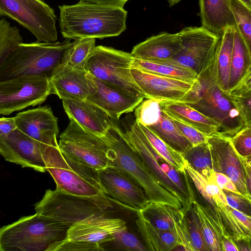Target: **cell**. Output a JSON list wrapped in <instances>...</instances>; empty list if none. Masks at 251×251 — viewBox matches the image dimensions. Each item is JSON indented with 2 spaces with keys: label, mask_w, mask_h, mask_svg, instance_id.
<instances>
[{
  "label": "cell",
  "mask_w": 251,
  "mask_h": 251,
  "mask_svg": "<svg viewBox=\"0 0 251 251\" xmlns=\"http://www.w3.org/2000/svg\"><path fill=\"white\" fill-rule=\"evenodd\" d=\"M59 8L60 32L67 39L117 36L126 27L127 11L123 7L79 1Z\"/></svg>",
  "instance_id": "6da1fadb"
},
{
  "label": "cell",
  "mask_w": 251,
  "mask_h": 251,
  "mask_svg": "<svg viewBox=\"0 0 251 251\" xmlns=\"http://www.w3.org/2000/svg\"><path fill=\"white\" fill-rule=\"evenodd\" d=\"M216 68L215 56L179 102L217 122L219 133L231 137L247 126L230 94L223 92L219 87Z\"/></svg>",
  "instance_id": "7a4b0ae2"
},
{
  "label": "cell",
  "mask_w": 251,
  "mask_h": 251,
  "mask_svg": "<svg viewBox=\"0 0 251 251\" xmlns=\"http://www.w3.org/2000/svg\"><path fill=\"white\" fill-rule=\"evenodd\" d=\"M117 121L107 132L100 136L108 145V166L123 171L137 182L151 202L161 203L183 208L178 198L158 181L145 165L141 158L125 138Z\"/></svg>",
  "instance_id": "3957f363"
},
{
  "label": "cell",
  "mask_w": 251,
  "mask_h": 251,
  "mask_svg": "<svg viewBox=\"0 0 251 251\" xmlns=\"http://www.w3.org/2000/svg\"><path fill=\"white\" fill-rule=\"evenodd\" d=\"M124 136L160 184L181 201L183 209L191 205L189 181L185 170L179 172L159 154L149 142L131 113L120 120Z\"/></svg>",
  "instance_id": "277c9868"
},
{
  "label": "cell",
  "mask_w": 251,
  "mask_h": 251,
  "mask_svg": "<svg viewBox=\"0 0 251 251\" xmlns=\"http://www.w3.org/2000/svg\"><path fill=\"white\" fill-rule=\"evenodd\" d=\"M70 227L36 213L0 227V251H50L67 236Z\"/></svg>",
  "instance_id": "5b68a950"
},
{
  "label": "cell",
  "mask_w": 251,
  "mask_h": 251,
  "mask_svg": "<svg viewBox=\"0 0 251 251\" xmlns=\"http://www.w3.org/2000/svg\"><path fill=\"white\" fill-rule=\"evenodd\" d=\"M74 43L69 39L62 42L21 43L0 67V81L22 76L49 77L56 67L64 63Z\"/></svg>",
  "instance_id": "8992f818"
},
{
  "label": "cell",
  "mask_w": 251,
  "mask_h": 251,
  "mask_svg": "<svg viewBox=\"0 0 251 251\" xmlns=\"http://www.w3.org/2000/svg\"><path fill=\"white\" fill-rule=\"evenodd\" d=\"M112 208V201L102 192L93 196H79L56 188L47 190L42 199L34 204L36 213L69 227L93 215L106 214Z\"/></svg>",
  "instance_id": "52a82bcc"
},
{
  "label": "cell",
  "mask_w": 251,
  "mask_h": 251,
  "mask_svg": "<svg viewBox=\"0 0 251 251\" xmlns=\"http://www.w3.org/2000/svg\"><path fill=\"white\" fill-rule=\"evenodd\" d=\"M130 53L103 46H96L86 62L84 70L107 85L133 97L145 98L135 83Z\"/></svg>",
  "instance_id": "ba28073f"
},
{
  "label": "cell",
  "mask_w": 251,
  "mask_h": 251,
  "mask_svg": "<svg viewBox=\"0 0 251 251\" xmlns=\"http://www.w3.org/2000/svg\"><path fill=\"white\" fill-rule=\"evenodd\" d=\"M46 171L51 175L56 189L79 195L93 196L102 192L97 172L84 167L63 154L58 145L47 146L43 152Z\"/></svg>",
  "instance_id": "9c48e42d"
},
{
  "label": "cell",
  "mask_w": 251,
  "mask_h": 251,
  "mask_svg": "<svg viewBox=\"0 0 251 251\" xmlns=\"http://www.w3.org/2000/svg\"><path fill=\"white\" fill-rule=\"evenodd\" d=\"M59 136L61 152L78 164L97 172L109 165L108 145L100 136L73 119Z\"/></svg>",
  "instance_id": "30bf717a"
},
{
  "label": "cell",
  "mask_w": 251,
  "mask_h": 251,
  "mask_svg": "<svg viewBox=\"0 0 251 251\" xmlns=\"http://www.w3.org/2000/svg\"><path fill=\"white\" fill-rule=\"evenodd\" d=\"M0 16L17 22L33 34L37 42L57 40L54 11L42 0H0Z\"/></svg>",
  "instance_id": "8fae6325"
},
{
  "label": "cell",
  "mask_w": 251,
  "mask_h": 251,
  "mask_svg": "<svg viewBox=\"0 0 251 251\" xmlns=\"http://www.w3.org/2000/svg\"><path fill=\"white\" fill-rule=\"evenodd\" d=\"M178 34L183 49L173 58L162 61L185 68L199 76L214 59L221 36L202 26L186 27Z\"/></svg>",
  "instance_id": "7c38bea8"
},
{
  "label": "cell",
  "mask_w": 251,
  "mask_h": 251,
  "mask_svg": "<svg viewBox=\"0 0 251 251\" xmlns=\"http://www.w3.org/2000/svg\"><path fill=\"white\" fill-rule=\"evenodd\" d=\"M51 95L49 77L22 76L0 81V115H9L44 102Z\"/></svg>",
  "instance_id": "4fadbf2b"
},
{
  "label": "cell",
  "mask_w": 251,
  "mask_h": 251,
  "mask_svg": "<svg viewBox=\"0 0 251 251\" xmlns=\"http://www.w3.org/2000/svg\"><path fill=\"white\" fill-rule=\"evenodd\" d=\"M101 191L112 201L137 212L150 202L142 187L123 171L108 166L97 171Z\"/></svg>",
  "instance_id": "5bb4252c"
},
{
  "label": "cell",
  "mask_w": 251,
  "mask_h": 251,
  "mask_svg": "<svg viewBox=\"0 0 251 251\" xmlns=\"http://www.w3.org/2000/svg\"><path fill=\"white\" fill-rule=\"evenodd\" d=\"M47 146L18 128L7 136L0 135V154L6 161L42 173L46 172L43 152Z\"/></svg>",
  "instance_id": "9a60e30c"
},
{
  "label": "cell",
  "mask_w": 251,
  "mask_h": 251,
  "mask_svg": "<svg viewBox=\"0 0 251 251\" xmlns=\"http://www.w3.org/2000/svg\"><path fill=\"white\" fill-rule=\"evenodd\" d=\"M207 143L214 171L227 176L242 195L251 198L246 187L240 156L234 149L230 137L220 133H214L208 136Z\"/></svg>",
  "instance_id": "2e32d148"
},
{
  "label": "cell",
  "mask_w": 251,
  "mask_h": 251,
  "mask_svg": "<svg viewBox=\"0 0 251 251\" xmlns=\"http://www.w3.org/2000/svg\"><path fill=\"white\" fill-rule=\"evenodd\" d=\"M133 80L145 98L161 102H179L194 82H187L131 67Z\"/></svg>",
  "instance_id": "e0dca14e"
},
{
  "label": "cell",
  "mask_w": 251,
  "mask_h": 251,
  "mask_svg": "<svg viewBox=\"0 0 251 251\" xmlns=\"http://www.w3.org/2000/svg\"><path fill=\"white\" fill-rule=\"evenodd\" d=\"M15 118L17 128L30 137L48 146L58 144V120L50 106L19 112Z\"/></svg>",
  "instance_id": "ac0fdd59"
},
{
  "label": "cell",
  "mask_w": 251,
  "mask_h": 251,
  "mask_svg": "<svg viewBox=\"0 0 251 251\" xmlns=\"http://www.w3.org/2000/svg\"><path fill=\"white\" fill-rule=\"evenodd\" d=\"M88 75L91 87L86 100L103 110L114 121H119L123 114L133 112L145 99L129 95Z\"/></svg>",
  "instance_id": "d6986e66"
},
{
  "label": "cell",
  "mask_w": 251,
  "mask_h": 251,
  "mask_svg": "<svg viewBox=\"0 0 251 251\" xmlns=\"http://www.w3.org/2000/svg\"><path fill=\"white\" fill-rule=\"evenodd\" d=\"M126 228V222L121 219L108 217L106 214L95 215L70 226L65 239L102 245L112 241L115 233Z\"/></svg>",
  "instance_id": "ffe728a7"
},
{
  "label": "cell",
  "mask_w": 251,
  "mask_h": 251,
  "mask_svg": "<svg viewBox=\"0 0 251 251\" xmlns=\"http://www.w3.org/2000/svg\"><path fill=\"white\" fill-rule=\"evenodd\" d=\"M51 94L61 99L86 100L90 95L91 84L88 73L84 69L62 64L49 76Z\"/></svg>",
  "instance_id": "44dd1931"
},
{
  "label": "cell",
  "mask_w": 251,
  "mask_h": 251,
  "mask_svg": "<svg viewBox=\"0 0 251 251\" xmlns=\"http://www.w3.org/2000/svg\"><path fill=\"white\" fill-rule=\"evenodd\" d=\"M64 109L69 118L100 136H103L113 124L106 112L86 100L64 99Z\"/></svg>",
  "instance_id": "7402d4cb"
},
{
  "label": "cell",
  "mask_w": 251,
  "mask_h": 251,
  "mask_svg": "<svg viewBox=\"0 0 251 251\" xmlns=\"http://www.w3.org/2000/svg\"><path fill=\"white\" fill-rule=\"evenodd\" d=\"M182 49L183 45L178 33L163 32L136 45L130 53L135 58L159 61L173 58Z\"/></svg>",
  "instance_id": "603a6c76"
},
{
  "label": "cell",
  "mask_w": 251,
  "mask_h": 251,
  "mask_svg": "<svg viewBox=\"0 0 251 251\" xmlns=\"http://www.w3.org/2000/svg\"><path fill=\"white\" fill-rule=\"evenodd\" d=\"M202 26L220 36L228 27H237L228 0H199Z\"/></svg>",
  "instance_id": "cb8c5ba5"
},
{
  "label": "cell",
  "mask_w": 251,
  "mask_h": 251,
  "mask_svg": "<svg viewBox=\"0 0 251 251\" xmlns=\"http://www.w3.org/2000/svg\"><path fill=\"white\" fill-rule=\"evenodd\" d=\"M161 108L169 116L209 136L219 133V125L213 119L181 102H161Z\"/></svg>",
  "instance_id": "d4e9b609"
},
{
  "label": "cell",
  "mask_w": 251,
  "mask_h": 251,
  "mask_svg": "<svg viewBox=\"0 0 251 251\" xmlns=\"http://www.w3.org/2000/svg\"><path fill=\"white\" fill-rule=\"evenodd\" d=\"M251 76V50L237 27L234 28L228 93Z\"/></svg>",
  "instance_id": "484cf974"
},
{
  "label": "cell",
  "mask_w": 251,
  "mask_h": 251,
  "mask_svg": "<svg viewBox=\"0 0 251 251\" xmlns=\"http://www.w3.org/2000/svg\"><path fill=\"white\" fill-rule=\"evenodd\" d=\"M135 223L148 251H169L176 250L179 243L175 231L158 228L146 221L139 211L136 212Z\"/></svg>",
  "instance_id": "4316f807"
},
{
  "label": "cell",
  "mask_w": 251,
  "mask_h": 251,
  "mask_svg": "<svg viewBox=\"0 0 251 251\" xmlns=\"http://www.w3.org/2000/svg\"><path fill=\"white\" fill-rule=\"evenodd\" d=\"M235 27L226 28L221 36L216 56V78L219 87L228 93V83Z\"/></svg>",
  "instance_id": "83f0119b"
},
{
  "label": "cell",
  "mask_w": 251,
  "mask_h": 251,
  "mask_svg": "<svg viewBox=\"0 0 251 251\" xmlns=\"http://www.w3.org/2000/svg\"><path fill=\"white\" fill-rule=\"evenodd\" d=\"M143 218L153 226L163 230H175V223L184 213L182 208L150 201L139 210Z\"/></svg>",
  "instance_id": "f1b7e54d"
},
{
  "label": "cell",
  "mask_w": 251,
  "mask_h": 251,
  "mask_svg": "<svg viewBox=\"0 0 251 251\" xmlns=\"http://www.w3.org/2000/svg\"><path fill=\"white\" fill-rule=\"evenodd\" d=\"M147 127L174 150L182 154L192 146L176 126L171 117L162 108L158 121Z\"/></svg>",
  "instance_id": "f546056e"
},
{
  "label": "cell",
  "mask_w": 251,
  "mask_h": 251,
  "mask_svg": "<svg viewBox=\"0 0 251 251\" xmlns=\"http://www.w3.org/2000/svg\"><path fill=\"white\" fill-rule=\"evenodd\" d=\"M132 67L145 72L187 82H194L198 77L190 70L165 61H148L134 58Z\"/></svg>",
  "instance_id": "4dcf8cb0"
},
{
  "label": "cell",
  "mask_w": 251,
  "mask_h": 251,
  "mask_svg": "<svg viewBox=\"0 0 251 251\" xmlns=\"http://www.w3.org/2000/svg\"><path fill=\"white\" fill-rule=\"evenodd\" d=\"M185 160L204 177H210L214 173L208 145L206 142L192 146L183 154Z\"/></svg>",
  "instance_id": "1f68e13d"
},
{
  "label": "cell",
  "mask_w": 251,
  "mask_h": 251,
  "mask_svg": "<svg viewBox=\"0 0 251 251\" xmlns=\"http://www.w3.org/2000/svg\"><path fill=\"white\" fill-rule=\"evenodd\" d=\"M138 124L155 150L177 170L184 172L186 161L182 154L174 150L147 127Z\"/></svg>",
  "instance_id": "d6a6232c"
},
{
  "label": "cell",
  "mask_w": 251,
  "mask_h": 251,
  "mask_svg": "<svg viewBox=\"0 0 251 251\" xmlns=\"http://www.w3.org/2000/svg\"><path fill=\"white\" fill-rule=\"evenodd\" d=\"M191 203L199 220L209 251H222L221 237L204 208L196 200L193 189Z\"/></svg>",
  "instance_id": "836d02e7"
},
{
  "label": "cell",
  "mask_w": 251,
  "mask_h": 251,
  "mask_svg": "<svg viewBox=\"0 0 251 251\" xmlns=\"http://www.w3.org/2000/svg\"><path fill=\"white\" fill-rule=\"evenodd\" d=\"M20 30L5 19H0V67L8 55L23 43Z\"/></svg>",
  "instance_id": "e575fe53"
},
{
  "label": "cell",
  "mask_w": 251,
  "mask_h": 251,
  "mask_svg": "<svg viewBox=\"0 0 251 251\" xmlns=\"http://www.w3.org/2000/svg\"><path fill=\"white\" fill-rule=\"evenodd\" d=\"M95 47V38L75 39V43L70 49L64 63L76 68L84 69L87 60Z\"/></svg>",
  "instance_id": "d590c367"
},
{
  "label": "cell",
  "mask_w": 251,
  "mask_h": 251,
  "mask_svg": "<svg viewBox=\"0 0 251 251\" xmlns=\"http://www.w3.org/2000/svg\"><path fill=\"white\" fill-rule=\"evenodd\" d=\"M247 126H251V76L229 93Z\"/></svg>",
  "instance_id": "8d00e7d4"
},
{
  "label": "cell",
  "mask_w": 251,
  "mask_h": 251,
  "mask_svg": "<svg viewBox=\"0 0 251 251\" xmlns=\"http://www.w3.org/2000/svg\"><path fill=\"white\" fill-rule=\"evenodd\" d=\"M236 25L251 49V8L240 0H228Z\"/></svg>",
  "instance_id": "74e56055"
},
{
  "label": "cell",
  "mask_w": 251,
  "mask_h": 251,
  "mask_svg": "<svg viewBox=\"0 0 251 251\" xmlns=\"http://www.w3.org/2000/svg\"><path fill=\"white\" fill-rule=\"evenodd\" d=\"M184 211L186 223L194 251H209L199 220L192 204Z\"/></svg>",
  "instance_id": "f35d334b"
},
{
  "label": "cell",
  "mask_w": 251,
  "mask_h": 251,
  "mask_svg": "<svg viewBox=\"0 0 251 251\" xmlns=\"http://www.w3.org/2000/svg\"><path fill=\"white\" fill-rule=\"evenodd\" d=\"M161 102L148 99L143 100L134 110L137 122L147 127L155 124L160 116Z\"/></svg>",
  "instance_id": "ab89813d"
},
{
  "label": "cell",
  "mask_w": 251,
  "mask_h": 251,
  "mask_svg": "<svg viewBox=\"0 0 251 251\" xmlns=\"http://www.w3.org/2000/svg\"><path fill=\"white\" fill-rule=\"evenodd\" d=\"M114 239L108 242L114 251H148L143 241L136 235L128 231L127 228L114 234Z\"/></svg>",
  "instance_id": "60d3db41"
},
{
  "label": "cell",
  "mask_w": 251,
  "mask_h": 251,
  "mask_svg": "<svg viewBox=\"0 0 251 251\" xmlns=\"http://www.w3.org/2000/svg\"><path fill=\"white\" fill-rule=\"evenodd\" d=\"M104 251L102 245L85 241L69 240L64 239L55 242L50 247V251Z\"/></svg>",
  "instance_id": "b9f144b4"
},
{
  "label": "cell",
  "mask_w": 251,
  "mask_h": 251,
  "mask_svg": "<svg viewBox=\"0 0 251 251\" xmlns=\"http://www.w3.org/2000/svg\"><path fill=\"white\" fill-rule=\"evenodd\" d=\"M232 145L241 156L251 158V126H245L230 137Z\"/></svg>",
  "instance_id": "7bdbcfd3"
},
{
  "label": "cell",
  "mask_w": 251,
  "mask_h": 251,
  "mask_svg": "<svg viewBox=\"0 0 251 251\" xmlns=\"http://www.w3.org/2000/svg\"><path fill=\"white\" fill-rule=\"evenodd\" d=\"M171 118L183 135L191 144L192 146L207 142L208 135L177 119L172 117Z\"/></svg>",
  "instance_id": "ee69618b"
},
{
  "label": "cell",
  "mask_w": 251,
  "mask_h": 251,
  "mask_svg": "<svg viewBox=\"0 0 251 251\" xmlns=\"http://www.w3.org/2000/svg\"><path fill=\"white\" fill-rule=\"evenodd\" d=\"M228 205L249 216L251 215V198L223 190Z\"/></svg>",
  "instance_id": "f6af8a7d"
},
{
  "label": "cell",
  "mask_w": 251,
  "mask_h": 251,
  "mask_svg": "<svg viewBox=\"0 0 251 251\" xmlns=\"http://www.w3.org/2000/svg\"><path fill=\"white\" fill-rule=\"evenodd\" d=\"M213 176L216 184L221 189L241 194L234 183L226 175L214 172Z\"/></svg>",
  "instance_id": "bcb514c9"
},
{
  "label": "cell",
  "mask_w": 251,
  "mask_h": 251,
  "mask_svg": "<svg viewBox=\"0 0 251 251\" xmlns=\"http://www.w3.org/2000/svg\"><path fill=\"white\" fill-rule=\"evenodd\" d=\"M17 128L15 117L0 118V135L7 136Z\"/></svg>",
  "instance_id": "7dc6e473"
},
{
  "label": "cell",
  "mask_w": 251,
  "mask_h": 251,
  "mask_svg": "<svg viewBox=\"0 0 251 251\" xmlns=\"http://www.w3.org/2000/svg\"><path fill=\"white\" fill-rule=\"evenodd\" d=\"M221 245L222 251H238V249L230 235H226L222 236Z\"/></svg>",
  "instance_id": "c3c4849f"
},
{
  "label": "cell",
  "mask_w": 251,
  "mask_h": 251,
  "mask_svg": "<svg viewBox=\"0 0 251 251\" xmlns=\"http://www.w3.org/2000/svg\"><path fill=\"white\" fill-rule=\"evenodd\" d=\"M233 215L249 230H251V217L250 216L230 207Z\"/></svg>",
  "instance_id": "681fc988"
},
{
  "label": "cell",
  "mask_w": 251,
  "mask_h": 251,
  "mask_svg": "<svg viewBox=\"0 0 251 251\" xmlns=\"http://www.w3.org/2000/svg\"><path fill=\"white\" fill-rule=\"evenodd\" d=\"M128 0H80V1L124 7L125 4Z\"/></svg>",
  "instance_id": "f907efd6"
},
{
  "label": "cell",
  "mask_w": 251,
  "mask_h": 251,
  "mask_svg": "<svg viewBox=\"0 0 251 251\" xmlns=\"http://www.w3.org/2000/svg\"><path fill=\"white\" fill-rule=\"evenodd\" d=\"M238 251H251V239L240 237L233 238Z\"/></svg>",
  "instance_id": "816d5d0a"
},
{
  "label": "cell",
  "mask_w": 251,
  "mask_h": 251,
  "mask_svg": "<svg viewBox=\"0 0 251 251\" xmlns=\"http://www.w3.org/2000/svg\"><path fill=\"white\" fill-rule=\"evenodd\" d=\"M181 0H167L170 6H172L175 5V4L178 3Z\"/></svg>",
  "instance_id": "f5cc1de1"
},
{
  "label": "cell",
  "mask_w": 251,
  "mask_h": 251,
  "mask_svg": "<svg viewBox=\"0 0 251 251\" xmlns=\"http://www.w3.org/2000/svg\"><path fill=\"white\" fill-rule=\"evenodd\" d=\"M247 6L251 8V0H240Z\"/></svg>",
  "instance_id": "db71d44e"
}]
</instances>
